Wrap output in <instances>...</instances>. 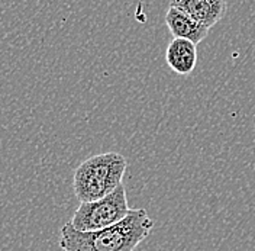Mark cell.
Wrapping results in <instances>:
<instances>
[{
	"label": "cell",
	"mask_w": 255,
	"mask_h": 251,
	"mask_svg": "<svg viewBox=\"0 0 255 251\" xmlns=\"http://www.w3.org/2000/svg\"><path fill=\"white\" fill-rule=\"evenodd\" d=\"M152 228L154 221L143 208L132 209L124 221L99 231H79L67 222L60 231V247L63 251H135Z\"/></svg>",
	"instance_id": "6da1fadb"
},
{
	"label": "cell",
	"mask_w": 255,
	"mask_h": 251,
	"mask_svg": "<svg viewBox=\"0 0 255 251\" xmlns=\"http://www.w3.org/2000/svg\"><path fill=\"white\" fill-rule=\"evenodd\" d=\"M128 160L119 153H102L84 160L73 176V189L80 204L106 198L124 182Z\"/></svg>",
	"instance_id": "7a4b0ae2"
},
{
	"label": "cell",
	"mask_w": 255,
	"mask_h": 251,
	"mask_svg": "<svg viewBox=\"0 0 255 251\" xmlns=\"http://www.w3.org/2000/svg\"><path fill=\"white\" fill-rule=\"evenodd\" d=\"M165 25L171 32L173 38L189 39L196 45L202 42L210 31L205 25L199 23L190 15H187L186 12L177 9L174 6H170L165 13Z\"/></svg>",
	"instance_id": "5b68a950"
},
{
	"label": "cell",
	"mask_w": 255,
	"mask_h": 251,
	"mask_svg": "<svg viewBox=\"0 0 255 251\" xmlns=\"http://www.w3.org/2000/svg\"><path fill=\"white\" fill-rule=\"evenodd\" d=\"M165 61L168 67L180 76H189L197 64V48L189 39L173 38L165 51Z\"/></svg>",
	"instance_id": "8992f818"
},
{
	"label": "cell",
	"mask_w": 255,
	"mask_h": 251,
	"mask_svg": "<svg viewBox=\"0 0 255 251\" xmlns=\"http://www.w3.org/2000/svg\"><path fill=\"white\" fill-rule=\"evenodd\" d=\"M254 1H255V0H254Z\"/></svg>",
	"instance_id": "52a82bcc"
},
{
	"label": "cell",
	"mask_w": 255,
	"mask_h": 251,
	"mask_svg": "<svg viewBox=\"0 0 255 251\" xmlns=\"http://www.w3.org/2000/svg\"><path fill=\"white\" fill-rule=\"evenodd\" d=\"M130 211L132 209L128 204L127 188L122 183L103 199L80 204L70 222L79 231H99L124 221Z\"/></svg>",
	"instance_id": "3957f363"
},
{
	"label": "cell",
	"mask_w": 255,
	"mask_h": 251,
	"mask_svg": "<svg viewBox=\"0 0 255 251\" xmlns=\"http://www.w3.org/2000/svg\"><path fill=\"white\" fill-rule=\"evenodd\" d=\"M170 6L186 12L206 28H213L226 15V0H170Z\"/></svg>",
	"instance_id": "277c9868"
}]
</instances>
